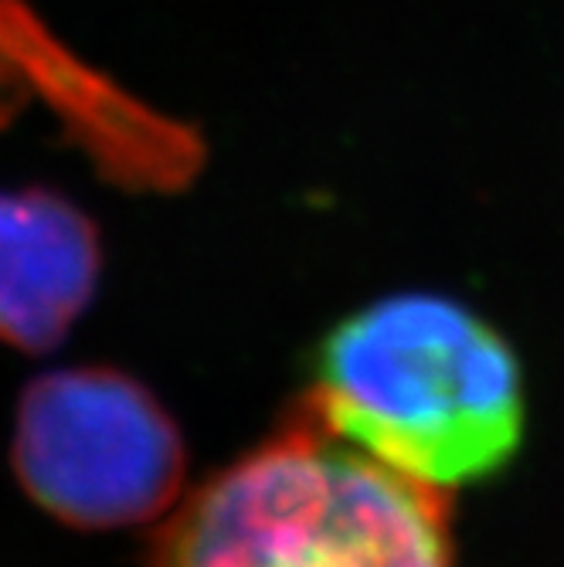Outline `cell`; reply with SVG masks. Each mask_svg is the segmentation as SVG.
<instances>
[{
  "label": "cell",
  "instance_id": "6da1fadb",
  "mask_svg": "<svg viewBox=\"0 0 564 567\" xmlns=\"http://www.w3.org/2000/svg\"><path fill=\"white\" fill-rule=\"evenodd\" d=\"M146 567H463L452 493L368 455L299 398L153 537Z\"/></svg>",
  "mask_w": 564,
  "mask_h": 567
},
{
  "label": "cell",
  "instance_id": "7a4b0ae2",
  "mask_svg": "<svg viewBox=\"0 0 564 567\" xmlns=\"http://www.w3.org/2000/svg\"><path fill=\"white\" fill-rule=\"evenodd\" d=\"M306 398L347 442L449 493L506 470L527 422L517 350L435 292L384 296L330 327Z\"/></svg>",
  "mask_w": 564,
  "mask_h": 567
},
{
  "label": "cell",
  "instance_id": "3957f363",
  "mask_svg": "<svg viewBox=\"0 0 564 567\" xmlns=\"http://www.w3.org/2000/svg\"><path fill=\"white\" fill-rule=\"evenodd\" d=\"M21 489L79 530H123L167 513L187 476V445L143 381L116 368L38 374L14 415Z\"/></svg>",
  "mask_w": 564,
  "mask_h": 567
},
{
  "label": "cell",
  "instance_id": "277c9868",
  "mask_svg": "<svg viewBox=\"0 0 564 567\" xmlns=\"http://www.w3.org/2000/svg\"><path fill=\"white\" fill-rule=\"evenodd\" d=\"M44 102L95 171L126 187L167 194L201 171V136L82 65L24 0H0V116Z\"/></svg>",
  "mask_w": 564,
  "mask_h": 567
},
{
  "label": "cell",
  "instance_id": "5b68a950",
  "mask_svg": "<svg viewBox=\"0 0 564 567\" xmlns=\"http://www.w3.org/2000/svg\"><path fill=\"white\" fill-rule=\"evenodd\" d=\"M102 238L95 221L48 187L0 190V343L59 347L95 299Z\"/></svg>",
  "mask_w": 564,
  "mask_h": 567
}]
</instances>
